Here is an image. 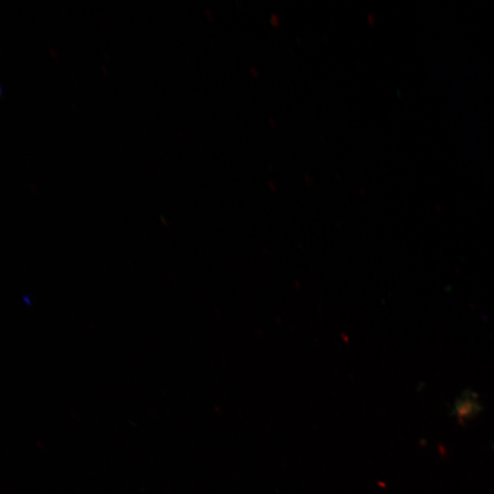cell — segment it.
Masks as SVG:
<instances>
[{"label": "cell", "mask_w": 494, "mask_h": 494, "mask_svg": "<svg viewBox=\"0 0 494 494\" xmlns=\"http://www.w3.org/2000/svg\"><path fill=\"white\" fill-rule=\"evenodd\" d=\"M483 410L479 395L470 389L464 390L450 407V414L459 424H466L477 417Z\"/></svg>", "instance_id": "6da1fadb"}]
</instances>
